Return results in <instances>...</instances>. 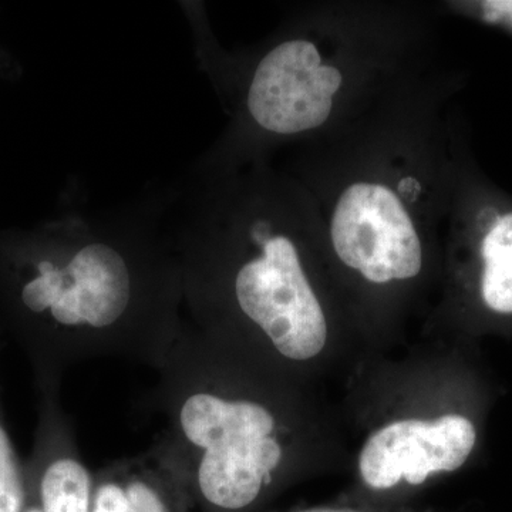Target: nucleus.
<instances>
[{
    "mask_svg": "<svg viewBox=\"0 0 512 512\" xmlns=\"http://www.w3.org/2000/svg\"><path fill=\"white\" fill-rule=\"evenodd\" d=\"M180 426L188 443L202 450L201 494L222 510L249 507L281 463L274 416L261 404L191 394L181 406Z\"/></svg>",
    "mask_w": 512,
    "mask_h": 512,
    "instance_id": "f257e3e1",
    "label": "nucleus"
},
{
    "mask_svg": "<svg viewBox=\"0 0 512 512\" xmlns=\"http://www.w3.org/2000/svg\"><path fill=\"white\" fill-rule=\"evenodd\" d=\"M235 292L242 312L282 356L308 360L325 348V313L288 238L266 239L262 255L238 272Z\"/></svg>",
    "mask_w": 512,
    "mask_h": 512,
    "instance_id": "f03ea898",
    "label": "nucleus"
},
{
    "mask_svg": "<svg viewBox=\"0 0 512 512\" xmlns=\"http://www.w3.org/2000/svg\"><path fill=\"white\" fill-rule=\"evenodd\" d=\"M336 254L367 281L410 279L421 269V244L402 201L389 188L355 184L343 192L332 220Z\"/></svg>",
    "mask_w": 512,
    "mask_h": 512,
    "instance_id": "7ed1b4c3",
    "label": "nucleus"
},
{
    "mask_svg": "<svg viewBox=\"0 0 512 512\" xmlns=\"http://www.w3.org/2000/svg\"><path fill=\"white\" fill-rule=\"evenodd\" d=\"M22 301L33 313L49 311L62 326L110 328L131 301L126 259L116 248L94 242L63 268L42 262L39 275L23 286Z\"/></svg>",
    "mask_w": 512,
    "mask_h": 512,
    "instance_id": "20e7f679",
    "label": "nucleus"
},
{
    "mask_svg": "<svg viewBox=\"0 0 512 512\" xmlns=\"http://www.w3.org/2000/svg\"><path fill=\"white\" fill-rule=\"evenodd\" d=\"M340 86L342 74L320 64L313 43L291 40L259 63L249 89V111L259 126L274 133L312 130L328 120Z\"/></svg>",
    "mask_w": 512,
    "mask_h": 512,
    "instance_id": "39448f33",
    "label": "nucleus"
},
{
    "mask_svg": "<svg viewBox=\"0 0 512 512\" xmlns=\"http://www.w3.org/2000/svg\"><path fill=\"white\" fill-rule=\"evenodd\" d=\"M476 443L473 421L460 414L394 421L367 440L359 458L360 474L373 490H390L400 480L420 485L431 474L458 470Z\"/></svg>",
    "mask_w": 512,
    "mask_h": 512,
    "instance_id": "423d86ee",
    "label": "nucleus"
},
{
    "mask_svg": "<svg viewBox=\"0 0 512 512\" xmlns=\"http://www.w3.org/2000/svg\"><path fill=\"white\" fill-rule=\"evenodd\" d=\"M481 295L491 311L512 313V212L503 215L481 244Z\"/></svg>",
    "mask_w": 512,
    "mask_h": 512,
    "instance_id": "0eeeda50",
    "label": "nucleus"
},
{
    "mask_svg": "<svg viewBox=\"0 0 512 512\" xmlns=\"http://www.w3.org/2000/svg\"><path fill=\"white\" fill-rule=\"evenodd\" d=\"M40 495L43 512H92L90 474L73 458H60L46 468Z\"/></svg>",
    "mask_w": 512,
    "mask_h": 512,
    "instance_id": "6e6552de",
    "label": "nucleus"
},
{
    "mask_svg": "<svg viewBox=\"0 0 512 512\" xmlns=\"http://www.w3.org/2000/svg\"><path fill=\"white\" fill-rule=\"evenodd\" d=\"M92 512H170L153 485L141 480L109 481L94 493Z\"/></svg>",
    "mask_w": 512,
    "mask_h": 512,
    "instance_id": "1a4fd4ad",
    "label": "nucleus"
},
{
    "mask_svg": "<svg viewBox=\"0 0 512 512\" xmlns=\"http://www.w3.org/2000/svg\"><path fill=\"white\" fill-rule=\"evenodd\" d=\"M25 503L22 476L15 448L0 427V512H22Z\"/></svg>",
    "mask_w": 512,
    "mask_h": 512,
    "instance_id": "9d476101",
    "label": "nucleus"
},
{
    "mask_svg": "<svg viewBox=\"0 0 512 512\" xmlns=\"http://www.w3.org/2000/svg\"><path fill=\"white\" fill-rule=\"evenodd\" d=\"M487 5L485 9L488 10V19L497 20L505 16L512 23V2H491L487 3Z\"/></svg>",
    "mask_w": 512,
    "mask_h": 512,
    "instance_id": "9b49d317",
    "label": "nucleus"
},
{
    "mask_svg": "<svg viewBox=\"0 0 512 512\" xmlns=\"http://www.w3.org/2000/svg\"><path fill=\"white\" fill-rule=\"evenodd\" d=\"M305 512H352V511H338V510H315V511H305Z\"/></svg>",
    "mask_w": 512,
    "mask_h": 512,
    "instance_id": "f8f14e48",
    "label": "nucleus"
},
{
    "mask_svg": "<svg viewBox=\"0 0 512 512\" xmlns=\"http://www.w3.org/2000/svg\"><path fill=\"white\" fill-rule=\"evenodd\" d=\"M26 512H43V511L40 510V508H30V510H28Z\"/></svg>",
    "mask_w": 512,
    "mask_h": 512,
    "instance_id": "ddd939ff",
    "label": "nucleus"
}]
</instances>
